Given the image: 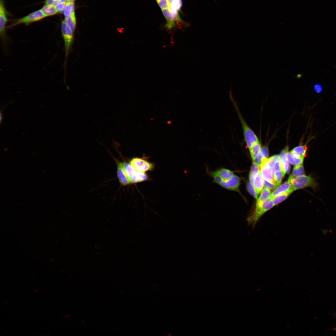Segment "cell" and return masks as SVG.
Listing matches in <instances>:
<instances>
[{"instance_id": "cell-1", "label": "cell", "mask_w": 336, "mask_h": 336, "mask_svg": "<svg viewBox=\"0 0 336 336\" xmlns=\"http://www.w3.org/2000/svg\"><path fill=\"white\" fill-rule=\"evenodd\" d=\"M231 91L229 92V96L232 104L236 110L243 130L244 139L245 143L250 148L255 143L259 141L258 138L254 133L249 127L243 117L240 111L237 104L234 99Z\"/></svg>"}, {"instance_id": "cell-2", "label": "cell", "mask_w": 336, "mask_h": 336, "mask_svg": "<svg viewBox=\"0 0 336 336\" xmlns=\"http://www.w3.org/2000/svg\"><path fill=\"white\" fill-rule=\"evenodd\" d=\"M288 180L291 184L293 190L310 187L315 190L318 187V184L314 178L305 175L295 177L291 175Z\"/></svg>"}, {"instance_id": "cell-3", "label": "cell", "mask_w": 336, "mask_h": 336, "mask_svg": "<svg viewBox=\"0 0 336 336\" xmlns=\"http://www.w3.org/2000/svg\"><path fill=\"white\" fill-rule=\"evenodd\" d=\"M273 198L269 197L263 202L259 206L255 208L253 212L248 217L247 220L248 223L254 226L260 218L266 212L274 206Z\"/></svg>"}, {"instance_id": "cell-4", "label": "cell", "mask_w": 336, "mask_h": 336, "mask_svg": "<svg viewBox=\"0 0 336 336\" xmlns=\"http://www.w3.org/2000/svg\"><path fill=\"white\" fill-rule=\"evenodd\" d=\"M166 20L165 27L168 30H172L180 25L187 26L188 25L181 18L179 12L170 10L168 8L161 9Z\"/></svg>"}, {"instance_id": "cell-5", "label": "cell", "mask_w": 336, "mask_h": 336, "mask_svg": "<svg viewBox=\"0 0 336 336\" xmlns=\"http://www.w3.org/2000/svg\"><path fill=\"white\" fill-rule=\"evenodd\" d=\"M61 31L64 43L65 63L72 48L74 40L73 32L64 21L61 24Z\"/></svg>"}, {"instance_id": "cell-6", "label": "cell", "mask_w": 336, "mask_h": 336, "mask_svg": "<svg viewBox=\"0 0 336 336\" xmlns=\"http://www.w3.org/2000/svg\"><path fill=\"white\" fill-rule=\"evenodd\" d=\"M7 21L6 10L3 0L0 2V35L3 45H6L7 37L6 34V26Z\"/></svg>"}, {"instance_id": "cell-7", "label": "cell", "mask_w": 336, "mask_h": 336, "mask_svg": "<svg viewBox=\"0 0 336 336\" xmlns=\"http://www.w3.org/2000/svg\"><path fill=\"white\" fill-rule=\"evenodd\" d=\"M45 17L41 10H39L34 12L27 16L16 20L10 27L21 24H28L39 21Z\"/></svg>"}, {"instance_id": "cell-8", "label": "cell", "mask_w": 336, "mask_h": 336, "mask_svg": "<svg viewBox=\"0 0 336 336\" xmlns=\"http://www.w3.org/2000/svg\"><path fill=\"white\" fill-rule=\"evenodd\" d=\"M268 158H263L261 163L259 166V173L264 179L270 183L275 184L273 172L272 169L268 165Z\"/></svg>"}, {"instance_id": "cell-9", "label": "cell", "mask_w": 336, "mask_h": 336, "mask_svg": "<svg viewBox=\"0 0 336 336\" xmlns=\"http://www.w3.org/2000/svg\"><path fill=\"white\" fill-rule=\"evenodd\" d=\"M240 181V178L234 175L229 179L223 180L219 185L227 189L238 192Z\"/></svg>"}, {"instance_id": "cell-10", "label": "cell", "mask_w": 336, "mask_h": 336, "mask_svg": "<svg viewBox=\"0 0 336 336\" xmlns=\"http://www.w3.org/2000/svg\"><path fill=\"white\" fill-rule=\"evenodd\" d=\"M122 166L125 174L131 183L138 182L136 175V171L130 163L124 161L122 162Z\"/></svg>"}, {"instance_id": "cell-11", "label": "cell", "mask_w": 336, "mask_h": 336, "mask_svg": "<svg viewBox=\"0 0 336 336\" xmlns=\"http://www.w3.org/2000/svg\"><path fill=\"white\" fill-rule=\"evenodd\" d=\"M115 159L117 164V176L120 184L123 186L129 184L131 183L125 173L123 167L122 162Z\"/></svg>"}, {"instance_id": "cell-12", "label": "cell", "mask_w": 336, "mask_h": 336, "mask_svg": "<svg viewBox=\"0 0 336 336\" xmlns=\"http://www.w3.org/2000/svg\"><path fill=\"white\" fill-rule=\"evenodd\" d=\"M288 147H286L282 151L279 155L281 170L285 173L289 172L290 170V165L285 156L286 153L288 151Z\"/></svg>"}, {"instance_id": "cell-13", "label": "cell", "mask_w": 336, "mask_h": 336, "mask_svg": "<svg viewBox=\"0 0 336 336\" xmlns=\"http://www.w3.org/2000/svg\"><path fill=\"white\" fill-rule=\"evenodd\" d=\"M292 187L291 184L288 180L275 189L270 196L273 198L275 196L287 191Z\"/></svg>"}, {"instance_id": "cell-14", "label": "cell", "mask_w": 336, "mask_h": 336, "mask_svg": "<svg viewBox=\"0 0 336 336\" xmlns=\"http://www.w3.org/2000/svg\"><path fill=\"white\" fill-rule=\"evenodd\" d=\"M259 172L258 173L254 178L251 183L252 184L257 194H259L262 191L263 184L262 177Z\"/></svg>"}, {"instance_id": "cell-15", "label": "cell", "mask_w": 336, "mask_h": 336, "mask_svg": "<svg viewBox=\"0 0 336 336\" xmlns=\"http://www.w3.org/2000/svg\"><path fill=\"white\" fill-rule=\"evenodd\" d=\"M271 193V191L270 189L266 188L263 189L261 191L260 196L257 200L255 208L260 206L263 202L269 197Z\"/></svg>"}, {"instance_id": "cell-16", "label": "cell", "mask_w": 336, "mask_h": 336, "mask_svg": "<svg viewBox=\"0 0 336 336\" xmlns=\"http://www.w3.org/2000/svg\"><path fill=\"white\" fill-rule=\"evenodd\" d=\"M293 191L292 187L287 191L274 197L273 199V206L277 205L285 200Z\"/></svg>"}, {"instance_id": "cell-17", "label": "cell", "mask_w": 336, "mask_h": 336, "mask_svg": "<svg viewBox=\"0 0 336 336\" xmlns=\"http://www.w3.org/2000/svg\"><path fill=\"white\" fill-rule=\"evenodd\" d=\"M147 160V157L141 158L134 157L131 159L129 162L135 169L138 168H142Z\"/></svg>"}, {"instance_id": "cell-18", "label": "cell", "mask_w": 336, "mask_h": 336, "mask_svg": "<svg viewBox=\"0 0 336 336\" xmlns=\"http://www.w3.org/2000/svg\"><path fill=\"white\" fill-rule=\"evenodd\" d=\"M306 147L305 145H300L294 148L290 152L296 157L304 158L306 155Z\"/></svg>"}, {"instance_id": "cell-19", "label": "cell", "mask_w": 336, "mask_h": 336, "mask_svg": "<svg viewBox=\"0 0 336 336\" xmlns=\"http://www.w3.org/2000/svg\"><path fill=\"white\" fill-rule=\"evenodd\" d=\"M40 10L45 17L53 16L58 13L55 6L51 5H45Z\"/></svg>"}, {"instance_id": "cell-20", "label": "cell", "mask_w": 336, "mask_h": 336, "mask_svg": "<svg viewBox=\"0 0 336 336\" xmlns=\"http://www.w3.org/2000/svg\"><path fill=\"white\" fill-rule=\"evenodd\" d=\"M285 156L289 162L295 166L301 164L303 161L304 158L296 157L292 154L290 152H287Z\"/></svg>"}, {"instance_id": "cell-21", "label": "cell", "mask_w": 336, "mask_h": 336, "mask_svg": "<svg viewBox=\"0 0 336 336\" xmlns=\"http://www.w3.org/2000/svg\"><path fill=\"white\" fill-rule=\"evenodd\" d=\"M63 13L65 17L69 16L75 13L74 2H66Z\"/></svg>"}, {"instance_id": "cell-22", "label": "cell", "mask_w": 336, "mask_h": 336, "mask_svg": "<svg viewBox=\"0 0 336 336\" xmlns=\"http://www.w3.org/2000/svg\"><path fill=\"white\" fill-rule=\"evenodd\" d=\"M64 21L74 32L76 26L75 14H73L69 16L65 17Z\"/></svg>"}, {"instance_id": "cell-23", "label": "cell", "mask_w": 336, "mask_h": 336, "mask_svg": "<svg viewBox=\"0 0 336 336\" xmlns=\"http://www.w3.org/2000/svg\"><path fill=\"white\" fill-rule=\"evenodd\" d=\"M261 146L259 141L253 144L249 148L250 152L253 160L259 153L261 149Z\"/></svg>"}, {"instance_id": "cell-24", "label": "cell", "mask_w": 336, "mask_h": 336, "mask_svg": "<svg viewBox=\"0 0 336 336\" xmlns=\"http://www.w3.org/2000/svg\"><path fill=\"white\" fill-rule=\"evenodd\" d=\"M292 175L298 177L304 175L305 171L303 163L295 165L292 171Z\"/></svg>"}, {"instance_id": "cell-25", "label": "cell", "mask_w": 336, "mask_h": 336, "mask_svg": "<svg viewBox=\"0 0 336 336\" xmlns=\"http://www.w3.org/2000/svg\"><path fill=\"white\" fill-rule=\"evenodd\" d=\"M219 170L220 174L223 180H227L234 174L231 170L226 168H222Z\"/></svg>"}, {"instance_id": "cell-26", "label": "cell", "mask_w": 336, "mask_h": 336, "mask_svg": "<svg viewBox=\"0 0 336 336\" xmlns=\"http://www.w3.org/2000/svg\"><path fill=\"white\" fill-rule=\"evenodd\" d=\"M259 172V166L253 162L251 166L249 175L250 181L251 183L254 176Z\"/></svg>"}, {"instance_id": "cell-27", "label": "cell", "mask_w": 336, "mask_h": 336, "mask_svg": "<svg viewBox=\"0 0 336 336\" xmlns=\"http://www.w3.org/2000/svg\"><path fill=\"white\" fill-rule=\"evenodd\" d=\"M286 173L282 170L273 173V178L275 183L278 186L280 184L282 179Z\"/></svg>"}, {"instance_id": "cell-28", "label": "cell", "mask_w": 336, "mask_h": 336, "mask_svg": "<svg viewBox=\"0 0 336 336\" xmlns=\"http://www.w3.org/2000/svg\"><path fill=\"white\" fill-rule=\"evenodd\" d=\"M210 174L213 178L214 181L216 183L220 184L223 181L220 174L219 170L212 172Z\"/></svg>"}, {"instance_id": "cell-29", "label": "cell", "mask_w": 336, "mask_h": 336, "mask_svg": "<svg viewBox=\"0 0 336 336\" xmlns=\"http://www.w3.org/2000/svg\"><path fill=\"white\" fill-rule=\"evenodd\" d=\"M136 175L138 182L145 181L148 179L147 175L143 171H136Z\"/></svg>"}, {"instance_id": "cell-30", "label": "cell", "mask_w": 336, "mask_h": 336, "mask_svg": "<svg viewBox=\"0 0 336 336\" xmlns=\"http://www.w3.org/2000/svg\"><path fill=\"white\" fill-rule=\"evenodd\" d=\"M247 189L250 194L256 199H257L258 194L256 193L252 184L250 181L247 184Z\"/></svg>"}, {"instance_id": "cell-31", "label": "cell", "mask_w": 336, "mask_h": 336, "mask_svg": "<svg viewBox=\"0 0 336 336\" xmlns=\"http://www.w3.org/2000/svg\"><path fill=\"white\" fill-rule=\"evenodd\" d=\"M279 159L280 156L279 155H275L268 158V166L272 169L276 162Z\"/></svg>"}, {"instance_id": "cell-32", "label": "cell", "mask_w": 336, "mask_h": 336, "mask_svg": "<svg viewBox=\"0 0 336 336\" xmlns=\"http://www.w3.org/2000/svg\"><path fill=\"white\" fill-rule=\"evenodd\" d=\"M154 167L155 164L154 163L147 161L142 167V171L146 172L151 171L154 169Z\"/></svg>"}, {"instance_id": "cell-33", "label": "cell", "mask_w": 336, "mask_h": 336, "mask_svg": "<svg viewBox=\"0 0 336 336\" xmlns=\"http://www.w3.org/2000/svg\"><path fill=\"white\" fill-rule=\"evenodd\" d=\"M263 186L265 188H266L272 190H274L278 186L277 184L270 183L262 178Z\"/></svg>"}, {"instance_id": "cell-34", "label": "cell", "mask_w": 336, "mask_h": 336, "mask_svg": "<svg viewBox=\"0 0 336 336\" xmlns=\"http://www.w3.org/2000/svg\"><path fill=\"white\" fill-rule=\"evenodd\" d=\"M156 1L161 9L168 8V4L167 0H156Z\"/></svg>"}, {"instance_id": "cell-35", "label": "cell", "mask_w": 336, "mask_h": 336, "mask_svg": "<svg viewBox=\"0 0 336 336\" xmlns=\"http://www.w3.org/2000/svg\"><path fill=\"white\" fill-rule=\"evenodd\" d=\"M66 3L59 2L54 6L58 12H63Z\"/></svg>"}, {"instance_id": "cell-36", "label": "cell", "mask_w": 336, "mask_h": 336, "mask_svg": "<svg viewBox=\"0 0 336 336\" xmlns=\"http://www.w3.org/2000/svg\"><path fill=\"white\" fill-rule=\"evenodd\" d=\"M260 153L263 158H267L268 156V150L266 147H263L261 148Z\"/></svg>"}, {"instance_id": "cell-37", "label": "cell", "mask_w": 336, "mask_h": 336, "mask_svg": "<svg viewBox=\"0 0 336 336\" xmlns=\"http://www.w3.org/2000/svg\"><path fill=\"white\" fill-rule=\"evenodd\" d=\"M272 170L273 173L281 170V163L280 159L275 163Z\"/></svg>"}, {"instance_id": "cell-38", "label": "cell", "mask_w": 336, "mask_h": 336, "mask_svg": "<svg viewBox=\"0 0 336 336\" xmlns=\"http://www.w3.org/2000/svg\"><path fill=\"white\" fill-rule=\"evenodd\" d=\"M263 158L261 154L259 152L258 155L253 160V162L258 166H259L261 163Z\"/></svg>"}, {"instance_id": "cell-39", "label": "cell", "mask_w": 336, "mask_h": 336, "mask_svg": "<svg viewBox=\"0 0 336 336\" xmlns=\"http://www.w3.org/2000/svg\"><path fill=\"white\" fill-rule=\"evenodd\" d=\"M45 5H51L55 6L59 2L58 0H46L44 1Z\"/></svg>"}, {"instance_id": "cell-40", "label": "cell", "mask_w": 336, "mask_h": 336, "mask_svg": "<svg viewBox=\"0 0 336 336\" xmlns=\"http://www.w3.org/2000/svg\"><path fill=\"white\" fill-rule=\"evenodd\" d=\"M314 89L316 92L319 93L322 91L323 88L320 85L316 84L314 86Z\"/></svg>"}, {"instance_id": "cell-41", "label": "cell", "mask_w": 336, "mask_h": 336, "mask_svg": "<svg viewBox=\"0 0 336 336\" xmlns=\"http://www.w3.org/2000/svg\"><path fill=\"white\" fill-rule=\"evenodd\" d=\"M177 0H167L168 4V7L173 4Z\"/></svg>"}, {"instance_id": "cell-42", "label": "cell", "mask_w": 336, "mask_h": 336, "mask_svg": "<svg viewBox=\"0 0 336 336\" xmlns=\"http://www.w3.org/2000/svg\"><path fill=\"white\" fill-rule=\"evenodd\" d=\"M59 2L66 3L67 2V0H58Z\"/></svg>"}, {"instance_id": "cell-43", "label": "cell", "mask_w": 336, "mask_h": 336, "mask_svg": "<svg viewBox=\"0 0 336 336\" xmlns=\"http://www.w3.org/2000/svg\"><path fill=\"white\" fill-rule=\"evenodd\" d=\"M75 0H67V2H74Z\"/></svg>"}]
</instances>
